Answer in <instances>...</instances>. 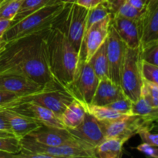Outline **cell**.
Here are the masks:
<instances>
[{
    "instance_id": "cell-27",
    "label": "cell",
    "mask_w": 158,
    "mask_h": 158,
    "mask_svg": "<svg viewBox=\"0 0 158 158\" xmlns=\"http://www.w3.org/2000/svg\"><path fill=\"white\" fill-rule=\"evenodd\" d=\"M140 47L141 61L158 66V41H154Z\"/></svg>"
},
{
    "instance_id": "cell-40",
    "label": "cell",
    "mask_w": 158,
    "mask_h": 158,
    "mask_svg": "<svg viewBox=\"0 0 158 158\" xmlns=\"http://www.w3.org/2000/svg\"><path fill=\"white\" fill-rule=\"evenodd\" d=\"M125 2L129 3L130 5L134 6L136 9H140V10L144 9L145 6H146V3L142 1V0H126Z\"/></svg>"
},
{
    "instance_id": "cell-33",
    "label": "cell",
    "mask_w": 158,
    "mask_h": 158,
    "mask_svg": "<svg viewBox=\"0 0 158 158\" xmlns=\"http://www.w3.org/2000/svg\"><path fill=\"white\" fill-rule=\"evenodd\" d=\"M133 102L128 97H125L123 98L119 99L112 103L106 105L110 109L120 113V114H126V115H131V105Z\"/></svg>"
},
{
    "instance_id": "cell-29",
    "label": "cell",
    "mask_w": 158,
    "mask_h": 158,
    "mask_svg": "<svg viewBox=\"0 0 158 158\" xmlns=\"http://www.w3.org/2000/svg\"><path fill=\"white\" fill-rule=\"evenodd\" d=\"M140 96L144 97L152 106L158 107V85L143 80Z\"/></svg>"
},
{
    "instance_id": "cell-31",
    "label": "cell",
    "mask_w": 158,
    "mask_h": 158,
    "mask_svg": "<svg viewBox=\"0 0 158 158\" xmlns=\"http://www.w3.org/2000/svg\"><path fill=\"white\" fill-rule=\"evenodd\" d=\"M20 139L16 137H0V151L16 154L21 151Z\"/></svg>"
},
{
    "instance_id": "cell-35",
    "label": "cell",
    "mask_w": 158,
    "mask_h": 158,
    "mask_svg": "<svg viewBox=\"0 0 158 158\" xmlns=\"http://www.w3.org/2000/svg\"><path fill=\"white\" fill-rule=\"evenodd\" d=\"M136 149H137V151H140V152L143 153V154H145L146 156H148V157H151L153 158H158L157 147L154 146V145L143 142L142 143L139 144L138 146L136 148Z\"/></svg>"
},
{
    "instance_id": "cell-44",
    "label": "cell",
    "mask_w": 158,
    "mask_h": 158,
    "mask_svg": "<svg viewBox=\"0 0 158 158\" xmlns=\"http://www.w3.org/2000/svg\"><path fill=\"white\" fill-rule=\"evenodd\" d=\"M60 2L66 4H73V3H77V0H60Z\"/></svg>"
},
{
    "instance_id": "cell-6",
    "label": "cell",
    "mask_w": 158,
    "mask_h": 158,
    "mask_svg": "<svg viewBox=\"0 0 158 158\" xmlns=\"http://www.w3.org/2000/svg\"><path fill=\"white\" fill-rule=\"evenodd\" d=\"M68 89L59 83L46 85L42 90L29 95L19 97L15 100L32 102L53 112L58 117L62 115L66 106L74 100Z\"/></svg>"
},
{
    "instance_id": "cell-17",
    "label": "cell",
    "mask_w": 158,
    "mask_h": 158,
    "mask_svg": "<svg viewBox=\"0 0 158 158\" xmlns=\"http://www.w3.org/2000/svg\"><path fill=\"white\" fill-rule=\"evenodd\" d=\"M137 21L128 19L123 17L112 15L110 23L115 28L117 34L120 37L127 47L137 48L140 46Z\"/></svg>"
},
{
    "instance_id": "cell-7",
    "label": "cell",
    "mask_w": 158,
    "mask_h": 158,
    "mask_svg": "<svg viewBox=\"0 0 158 158\" xmlns=\"http://www.w3.org/2000/svg\"><path fill=\"white\" fill-rule=\"evenodd\" d=\"M99 80L90 63L85 60H79L74 79L67 89L76 100L84 105L90 104Z\"/></svg>"
},
{
    "instance_id": "cell-45",
    "label": "cell",
    "mask_w": 158,
    "mask_h": 158,
    "mask_svg": "<svg viewBox=\"0 0 158 158\" xmlns=\"http://www.w3.org/2000/svg\"><path fill=\"white\" fill-rule=\"evenodd\" d=\"M151 1H153V0H146V4H147V3L149 2H151Z\"/></svg>"
},
{
    "instance_id": "cell-12",
    "label": "cell",
    "mask_w": 158,
    "mask_h": 158,
    "mask_svg": "<svg viewBox=\"0 0 158 158\" xmlns=\"http://www.w3.org/2000/svg\"><path fill=\"white\" fill-rule=\"evenodd\" d=\"M127 46L110 23L106 38V57L108 61L109 78L116 84L120 85V68Z\"/></svg>"
},
{
    "instance_id": "cell-20",
    "label": "cell",
    "mask_w": 158,
    "mask_h": 158,
    "mask_svg": "<svg viewBox=\"0 0 158 158\" xmlns=\"http://www.w3.org/2000/svg\"><path fill=\"white\" fill-rule=\"evenodd\" d=\"M86 113V105L74 99L60 116V120L66 129H74L82 123Z\"/></svg>"
},
{
    "instance_id": "cell-47",
    "label": "cell",
    "mask_w": 158,
    "mask_h": 158,
    "mask_svg": "<svg viewBox=\"0 0 158 158\" xmlns=\"http://www.w3.org/2000/svg\"><path fill=\"white\" fill-rule=\"evenodd\" d=\"M142 1H143V2H144L146 3V0H142Z\"/></svg>"
},
{
    "instance_id": "cell-15",
    "label": "cell",
    "mask_w": 158,
    "mask_h": 158,
    "mask_svg": "<svg viewBox=\"0 0 158 158\" xmlns=\"http://www.w3.org/2000/svg\"><path fill=\"white\" fill-rule=\"evenodd\" d=\"M45 86L24 76L0 74V89L13 93L19 97L38 92Z\"/></svg>"
},
{
    "instance_id": "cell-3",
    "label": "cell",
    "mask_w": 158,
    "mask_h": 158,
    "mask_svg": "<svg viewBox=\"0 0 158 158\" xmlns=\"http://www.w3.org/2000/svg\"><path fill=\"white\" fill-rule=\"evenodd\" d=\"M66 3L45 6L11 26L0 40L10 41L52 27L63 14Z\"/></svg>"
},
{
    "instance_id": "cell-42",
    "label": "cell",
    "mask_w": 158,
    "mask_h": 158,
    "mask_svg": "<svg viewBox=\"0 0 158 158\" xmlns=\"http://www.w3.org/2000/svg\"><path fill=\"white\" fill-rule=\"evenodd\" d=\"M0 158H15V154L0 151Z\"/></svg>"
},
{
    "instance_id": "cell-28",
    "label": "cell",
    "mask_w": 158,
    "mask_h": 158,
    "mask_svg": "<svg viewBox=\"0 0 158 158\" xmlns=\"http://www.w3.org/2000/svg\"><path fill=\"white\" fill-rule=\"evenodd\" d=\"M23 2V0H5L0 5V19H13Z\"/></svg>"
},
{
    "instance_id": "cell-2",
    "label": "cell",
    "mask_w": 158,
    "mask_h": 158,
    "mask_svg": "<svg viewBox=\"0 0 158 158\" xmlns=\"http://www.w3.org/2000/svg\"><path fill=\"white\" fill-rule=\"evenodd\" d=\"M67 4L58 21L50 27L46 37L49 67L54 79L67 88L73 82L79 63V53L66 35Z\"/></svg>"
},
{
    "instance_id": "cell-1",
    "label": "cell",
    "mask_w": 158,
    "mask_h": 158,
    "mask_svg": "<svg viewBox=\"0 0 158 158\" xmlns=\"http://www.w3.org/2000/svg\"><path fill=\"white\" fill-rule=\"evenodd\" d=\"M49 29L10 41L0 40V74L24 76L44 86L58 83L48 63L46 37Z\"/></svg>"
},
{
    "instance_id": "cell-23",
    "label": "cell",
    "mask_w": 158,
    "mask_h": 158,
    "mask_svg": "<svg viewBox=\"0 0 158 158\" xmlns=\"http://www.w3.org/2000/svg\"><path fill=\"white\" fill-rule=\"evenodd\" d=\"M59 2H61L60 0H23L18 12L12 20L11 26L45 6L56 4Z\"/></svg>"
},
{
    "instance_id": "cell-8",
    "label": "cell",
    "mask_w": 158,
    "mask_h": 158,
    "mask_svg": "<svg viewBox=\"0 0 158 158\" xmlns=\"http://www.w3.org/2000/svg\"><path fill=\"white\" fill-rule=\"evenodd\" d=\"M105 138L116 137L126 143L130 138L137 134L139 130L151 123L137 115H124L110 121H100Z\"/></svg>"
},
{
    "instance_id": "cell-25",
    "label": "cell",
    "mask_w": 158,
    "mask_h": 158,
    "mask_svg": "<svg viewBox=\"0 0 158 158\" xmlns=\"http://www.w3.org/2000/svg\"><path fill=\"white\" fill-rule=\"evenodd\" d=\"M113 14V9L110 5L106 1L100 3L96 7L93 8L88 10L87 18L86 22V27H85V33L86 31L90 28L92 25L96 23L97 22L100 21L106 18V16ZM84 33V35H85Z\"/></svg>"
},
{
    "instance_id": "cell-11",
    "label": "cell",
    "mask_w": 158,
    "mask_h": 158,
    "mask_svg": "<svg viewBox=\"0 0 158 158\" xmlns=\"http://www.w3.org/2000/svg\"><path fill=\"white\" fill-rule=\"evenodd\" d=\"M111 17L112 15H110L103 19L97 22L86 31L79 54V60L89 62L96 51L106 41L109 32Z\"/></svg>"
},
{
    "instance_id": "cell-38",
    "label": "cell",
    "mask_w": 158,
    "mask_h": 158,
    "mask_svg": "<svg viewBox=\"0 0 158 158\" xmlns=\"http://www.w3.org/2000/svg\"><path fill=\"white\" fill-rule=\"evenodd\" d=\"M12 25V20L0 19V39L2 38L3 34L9 29Z\"/></svg>"
},
{
    "instance_id": "cell-19",
    "label": "cell",
    "mask_w": 158,
    "mask_h": 158,
    "mask_svg": "<svg viewBox=\"0 0 158 158\" xmlns=\"http://www.w3.org/2000/svg\"><path fill=\"white\" fill-rule=\"evenodd\" d=\"M0 111L7 120L12 133L19 139L23 138L42 124L32 119L23 117L10 110L0 107Z\"/></svg>"
},
{
    "instance_id": "cell-46",
    "label": "cell",
    "mask_w": 158,
    "mask_h": 158,
    "mask_svg": "<svg viewBox=\"0 0 158 158\" xmlns=\"http://www.w3.org/2000/svg\"><path fill=\"white\" fill-rule=\"evenodd\" d=\"M4 1H5V0H0V5H1L2 3Z\"/></svg>"
},
{
    "instance_id": "cell-21",
    "label": "cell",
    "mask_w": 158,
    "mask_h": 158,
    "mask_svg": "<svg viewBox=\"0 0 158 158\" xmlns=\"http://www.w3.org/2000/svg\"><path fill=\"white\" fill-rule=\"evenodd\" d=\"M121 140L116 137L105 138L95 148L96 158H120L123 154V146Z\"/></svg>"
},
{
    "instance_id": "cell-30",
    "label": "cell",
    "mask_w": 158,
    "mask_h": 158,
    "mask_svg": "<svg viewBox=\"0 0 158 158\" xmlns=\"http://www.w3.org/2000/svg\"><path fill=\"white\" fill-rule=\"evenodd\" d=\"M143 9H136L134 6L130 5L127 2H124L122 5H120L118 8L115 10V12L112 15H117V16L123 17V18L128 19L135 20L137 21L138 19L140 18V15L143 12Z\"/></svg>"
},
{
    "instance_id": "cell-43",
    "label": "cell",
    "mask_w": 158,
    "mask_h": 158,
    "mask_svg": "<svg viewBox=\"0 0 158 158\" xmlns=\"http://www.w3.org/2000/svg\"><path fill=\"white\" fill-rule=\"evenodd\" d=\"M15 137L12 133L6 131H1L0 130V137Z\"/></svg>"
},
{
    "instance_id": "cell-4",
    "label": "cell",
    "mask_w": 158,
    "mask_h": 158,
    "mask_svg": "<svg viewBox=\"0 0 158 158\" xmlns=\"http://www.w3.org/2000/svg\"><path fill=\"white\" fill-rule=\"evenodd\" d=\"M140 47H126L120 68V86L123 94L132 102L140 98L143 79L140 71Z\"/></svg>"
},
{
    "instance_id": "cell-34",
    "label": "cell",
    "mask_w": 158,
    "mask_h": 158,
    "mask_svg": "<svg viewBox=\"0 0 158 158\" xmlns=\"http://www.w3.org/2000/svg\"><path fill=\"white\" fill-rule=\"evenodd\" d=\"M137 134L141 138L142 141L144 143H150L154 146H158V136L157 134H154L151 131V127L148 126L143 127L137 132Z\"/></svg>"
},
{
    "instance_id": "cell-22",
    "label": "cell",
    "mask_w": 158,
    "mask_h": 158,
    "mask_svg": "<svg viewBox=\"0 0 158 158\" xmlns=\"http://www.w3.org/2000/svg\"><path fill=\"white\" fill-rule=\"evenodd\" d=\"M89 63L99 80L109 78L108 61L106 57V40L96 51Z\"/></svg>"
},
{
    "instance_id": "cell-9",
    "label": "cell",
    "mask_w": 158,
    "mask_h": 158,
    "mask_svg": "<svg viewBox=\"0 0 158 158\" xmlns=\"http://www.w3.org/2000/svg\"><path fill=\"white\" fill-rule=\"evenodd\" d=\"M2 108L10 110L17 114L32 119L43 124L56 127H65L62 123L60 117L49 109L32 102H24L14 100L7 103Z\"/></svg>"
},
{
    "instance_id": "cell-39",
    "label": "cell",
    "mask_w": 158,
    "mask_h": 158,
    "mask_svg": "<svg viewBox=\"0 0 158 158\" xmlns=\"http://www.w3.org/2000/svg\"><path fill=\"white\" fill-rule=\"evenodd\" d=\"M0 130H1V131H9V132L12 133L10 126H9V123H8L6 117L3 116L2 114L1 111H0Z\"/></svg>"
},
{
    "instance_id": "cell-5",
    "label": "cell",
    "mask_w": 158,
    "mask_h": 158,
    "mask_svg": "<svg viewBox=\"0 0 158 158\" xmlns=\"http://www.w3.org/2000/svg\"><path fill=\"white\" fill-rule=\"evenodd\" d=\"M22 148L32 152L43 154L49 158L56 157H88L96 158L94 148L79 140L57 147H49L39 143L29 136L20 139Z\"/></svg>"
},
{
    "instance_id": "cell-32",
    "label": "cell",
    "mask_w": 158,
    "mask_h": 158,
    "mask_svg": "<svg viewBox=\"0 0 158 158\" xmlns=\"http://www.w3.org/2000/svg\"><path fill=\"white\" fill-rule=\"evenodd\" d=\"M140 71H141L142 79L143 80L158 85V66L141 61Z\"/></svg>"
},
{
    "instance_id": "cell-13",
    "label": "cell",
    "mask_w": 158,
    "mask_h": 158,
    "mask_svg": "<svg viewBox=\"0 0 158 158\" xmlns=\"http://www.w3.org/2000/svg\"><path fill=\"white\" fill-rule=\"evenodd\" d=\"M137 23L140 46L158 41V0L147 3Z\"/></svg>"
},
{
    "instance_id": "cell-18",
    "label": "cell",
    "mask_w": 158,
    "mask_h": 158,
    "mask_svg": "<svg viewBox=\"0 0 158 158\" xmlns=\"http://www.w3.org/2000/svg\"><path fill=\"white\" fill-rule=\"evenodd\" d=\"M121 87L116 84L110 78H104L99 80L90 104L97 106H106L109 103L125 97Z\"/></svg>"
},
{
    "instance_id": "cell-14",
    "label": "cell",
    "mask_w": 158,
    "mask_h": 158,
    "mask_svg": "<svg viewBox=\"0 0 158 158\" xmlns=\"http://www.w3.org/2000/svg\"><path fill=\"white\" fill-rule=\"evenodd\" d=\"M77 140L95 148L105 139L100 121L86 111L82 123L74 129H68Z\"/></svg>"
},
{
    "instance_id": "cell-26",
    "label": "cell",
    "mask_w": 158,
    "mask_h": 158,
    "mask_svg": "<svg viewBox=\"0 0 158 158\" xmlns=\"http://www.w3.org/2000/svg\"><path fill=\"white\" fill-rule=\"evenodd\" d=\"M86 109L89 114L94 116L96 119L100 121H110L116 120L126 114H120L106 106H97V105H86Z\"/></svg>"
},
{
    "instance_id": "cell-10",
    "label": "cell",
    "mask_w": 158,
    "mask_h": 158,
    "mask_svg": "<svg viewBox=\"0 0 158 158\" xmlns=\"http://www.w3.org/2000/svg\"><path fill=\"white\" fill-rule=\"evenodd\" d=\"M88 10L77 3L68 5L66 10V35L79 54L84 37Z\"/></svg>"
},
{
    "instance_id": "cell-37",
    "label": "cell",
    "mask_w": 158,
    "mask_h": 158,
    "mask_svg": "<svg viewBox=\"0 0 158 158\" xmlns=\"http://www.w3.org/2000/svg\"><path fill=\"white\" fill-rule=\"evenodd\" d=\"M106 0H77V4L83 6L87 9H93Z\"/></svg>"
},
{
    "instance_id": "cell-41",
    "label": "cell",
    "mask_w": 158,
    "mask_h": 158,
    "mask_svg": "<svg viewBox=\"0 0 158 158\" xmlns=\"http://www.w3.org/2000/svg\"><path fill=\"white\" fill-rule=\"evenodd\" d=\"M110 5L111 8L113 9V13L115 12L116 9L120 6V5L123 4L126 0H106Z\"/></svg>"
},
{
    "instance_id": "cell-24",
    "label": "cell",
    "mask_w": 158,
    "mask_h": 158,
    "mask_svg": "<svg viewBox=\"0 0 158 158\" xmlns=\"http://www.w3.org/2000/svg\"><path fill=\"white\" fill-rule=\"evenodd\" d=\"M131 115H137L152 123L158 118V107L152 106L144 97L140 98L131 105Z\"/></svg>"
},
{
    "instance_id": "cell-16",
    "label": "cell",
    "mask_w": 158,
    "mask_h": 158,
    "mask_svg": "<svg viewBox=\"0 0 158 158\" xmlns=\"http://www.w3.org/2000/svg\"><path fill=\"white\" fill-rule=\"evenodd\" d=\"M28 136L39 143L49 147L60 146L77 140L66 127H56L43 123L29 133Z\"/></svg>"
},
{
    "instance_id": "cell-36",
    "label": "cell",
    "mask_w": 158,
    "mask_h": 158,
    "mask_svg": "<svg viewBox=\"0 0 158 158\" xmlns=\"http://www.w3.org/2000/svg\"><path fill=\"white\" fill-rule=\"evenodd\" d=\"M19 98V96L13 93L0 89V107Z\"/></svg>"
}]
</instances>
